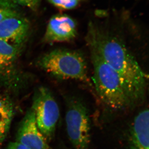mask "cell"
Returning a JSON list of instances; mask_svg holds the SVG:
<instances>
[{
  "instance_id": "6da1fadb",
  "label": "cell",
  "mask_w": 149,
  "mask_h": 149,
  "mask_svg": "<svg viewBox=\"0 0 149 149\" xmlns=\"http://www.w3.org/2000/svg\"><path fill=\"white\" fill-rule=\"evenodd\" d=\"M88 30L86 40L90 49L118 74L135 107L142 104L148 76L125 43L117 35L93 23Z\"/></svg>"
},
{
  "instance_id": "277c9868",
  "label": "cell",
  "mask_w": 149,
  "mask_h": 149,
  "mask_svg": "<svg viewBox=\"0 0 149 149\" xmlns=\"http://www.w3.org/2000/svg\"><path fill=\"white\" fill-rule=\"evenodd\" d=\"M66 103L65 121L68 139L74 149H89L91 123L88 107L76 96H70Z\"/></svg>"
},
{
  "instance_id": "5bb4252c",
  "label": "cell",
  "mask_w": 149,
  "mask_h": 149,
  "mask_svg": "<svg viewBox=\"0 0 149 149\" xmlns=\"http://www.w3.org/2000/svg\"><path fill=\"white\" fill-rule=\"evenodd\" d=\"M19 6L26 7L32 10H36L42 0H12Z\"/></svg>"
},
{
  "instance_id": "9c48e42d",
  "label": "cell",
  "mask_w": 149,
  "mask_h": 149,
  "mask_svg": "<svg viewBox=\"0 0 149 149\" xmlns=\"http://www.w3.org/2000/svg\"><path fill=\"white\" fill-rule=\"evenodd\" d=\"M149 113L142 110L133 118L127 134L128 149H149Z\"/></svg>"
},
{
  "instance_id": "8992f818",
  "label": "cell",
  "mask_w": 149,
  "mask_h": 149,
  "mask_svg": "<svg viewBox=\"0 0 149 149\" xmlns=\"http://www.w3.org/2000/svg\"><path fill=\"white\" fill-rule=\"evenodd\" d=\"M20 47L0 40V84L8 89H17L23 84L18 66Z\"/></svg>"
},
{
  "instance_id": "4fadbf2b",
  "label": "cell",
  "mask_w": 149,
  "mask_h": 149,
  "mask_svg": "<svg viewBox=\"0 0 149 149\" xmlns=\"http://www.w3.org/2000/svg\"><path fill=\"white\" fill-rule=\"evenodd\" d=\"M12 114V109L9 104L0 98V116L2 119L10 120Z\"/></svg>"
},
{
  "instance_id": "3957f363",
  "label": "cell",
  "mask_w": 149,
  "mask_h": 149,
  "mask_svg": "<svg viewBox=\"0 0 149 149\" xmlns=\"http://www.w3.org/2000/svg\"><path fill=\"white\" fill-rule=\"evenodd\" d=\"M42 69L56 78L90 83L85 56L76 50L56 49L45 54L38 60Z\"/></svg>"
},
{
  "instance_id": "e0dca14e",
  "label": "cell",
  "mask_w": 149,
  "mask_h": 149,
  "mask_svg": "<svg viewBox=\"0 0 149 149\" xmlns=\"http://www.w3.org/2000/svg\"><path fill=\"white\" fill-rule=\"evenodd\" d=\"M0 117H1V116H0ZM1 120H2V119H1Z\"/></svg>"
},
{
  "instance_id": "7c38bea8",
  "label": "cell",
  "mask_w": 149,
  "mask_h": 149,
  "mask_svg": "<svg viewBox=\"0 0 149 149\" xmlns=\"http://www.w3.org/2000/svg\"><path fill=\"white\" fill-rule=\"evenodd\" d=\"M83 0H47L48 2L57 8L62 10H69L76 8Z\"/></svg>"
},
{
  "instance_id": "7a4b0ae2",
  "label": "cell",
  "mask_w": 149,
  "mask_h": 149,
  "mask_svg": "<svg viewBox=\"0 0 149 149\" xmlns=\"http://www.w3.org/2000/svg\"><path fill=\"white\" fill-rule=\"evenodd\" d=\"M91 50L93 83L105 114H122L135 107L120 76L94 51Z\"/></svg>"
},
{
  "instance_id": "ba28073f",
  "label": "cell",
  "mask_w": 149,
  "mask_h": 149,
  "mask_svg": "<svg viewBox=\"0 0 149 149\" xmlns=\"http://www.w3.org/2000/svg\"><path fill=\"white\" fill-rule=\"evenodd\" d=\"M16 141L31 149H50L49 143L37 127L35 113L31 108L20 123Z\"/></svg>"
},
{
  "instance_id": "9a60e30c",
  "label": "cell",
  "mask_w": 149,
  "mask_h": 149,
  "mask_svg": "<svg viewBox=\"0 0 149 149\" xmlns=\"http://www.w3.org/2000/svg\"><path fill=\"white\" fill-rule=\"evenodd\" d=\"M10 120L2 119L0 120V139L4 136L8 129Z\"/></svg>"
},
{
  "instance_id": "2e32d148",
  "label": "cell",
  "mask_w": 149,
  "mask_h": 149,
  "mask_svg": "<svg viewBox=\"0 0 149 149\" xmlns=\"http://www.w3.org/2000/svg\"><path fill=\"white\" fill-rule=\"evenodd\" d=\"M6 149H31L28 147L18 142H10L7 147Z\"/></svg>"
},
{
  "instance_id": "5b68a950",
  "label": "cell",
  "mask_w": 149,
  "mask_h": 149,
  "mask_svg": "<svg viewBox=\"0 0 149 149\" xmlns=\"http://www.w3.org/2000/svg\"><path fill=\"white\" fill-rule=\"evenodd\" d=\"M31 109L37 126L48 143L52 140L60 116L58 104L49 90L38 88L35 93Z\"/></svg>"
},
{
  "instance_id": "30bf717a",
  "label": "cell",
  "mask_w": 149,
  "mask_h": 149,
  "mask_svg": "<svg viewBox=\"0 0 149 149\" xmlns=\"http://www.w3.org/2000/svg\"><path fill=\"white\" fill-rule=\"evenodd\" d=\"M30 24L23 16L6 19L0 22V40L21 46L29 35Z\"/></svg>"
},
{
  "instance_id": "8fae6325",
  "label": "cell",
  "mask_w": 149,
  "mask_h": 149,
  "mask_svg": "<svg viewBox=\"0 0 149 149\" xmlns=\"http://www.w3.org/2000/svg\"><path fill=\"white\" fill-rule=\"evenodd\" d=\"M19 7L12 0H0V22L10 17L22 16Z\"/></svg>"
},
{
  "instance_id": "52a82bcc",
  "label": "cell",
  "mask_w": 149,
  "mask_h": 149,
  "mask_svg": "<svg viewBox=\"0 0 149 149\" xmlns=\"http://www.w3.org/2000/svg\"><path fill=\"white\" fill-rule=\"evenodd\" d=\"M77 35L75 20L67 15L58 14L50 19L43 40L49 44L68 42L73 40Z\"/></svg>"
}]
</instances>
